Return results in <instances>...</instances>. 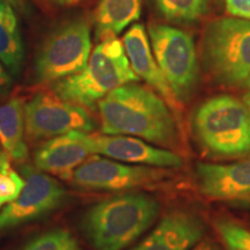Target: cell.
Listing matches in <instances>:
<instances>
[{
	"label": "cell",
	"instance_id": "6da1fadb",
	"mask_svg": "<svg viewBox=\"0 0 250 250\" xmlns=\"http://www.w3.org/2000/svg\"><path fill=\"white\" fill-rule=\"evenodd\" d=\"M98 108L102 133L134 136L166 148L179 143L169 105L146 87L131 83L118 87L100 100Z\"/></svg>",
	"mask_w": 250,
	"mask_h": 250
},
{
	"label": "cell",
	"instance_id": "7a4b0ae2",
	"mask_svg": "<svg viewBox=\"0 0 250 250\" xmlns=\"http://www.w3.org/2000/svg\"><path fill=\"white\" fill-rule=\"evenodd\" d=\"M160 210L159 202L147 193H121L90 208L81 230L95 250H123L155 223Z\"/></svg>",
	"mask_w": 250,
	"mask_h": 250
},
{
	"label": "cell",
	"instance_id": "3957f363",
	"mask_svg": "<svg viewBox=\"0 0 250 250\" xmlns=\"http://www.w3.org/2000/svg\"><path fill=\"white\" fill-rule=\"evenodd\" d=\"M138 80L123 43L112 36L96 45L83 71L55 83L54 92L73 104L92 109L111 90Z\"/></svg>",
	"mask_w": 250,
	"mask_h": 250
},
{
	"label": "cell",
	"instance_id": "277c9868",
	"mask_svg": "<svg viewBox=\"0 0 250 250\" xmlns=\"http://www.w3.org/2000/svg\"><path fill=\"white\" fill-rule=\"evenodd\" d=\"M196 140L219 158L250 154V109L241 100L218 95L203 102L191 121Z\"/></svg>",
	"mask_w": 250,
	"mask_h": 250
},
{
	"label": "cell",
	"instance_id": "5b68a950",
	"mask_svg": "<svg viewBox=\"0 0 250 250\" xmlns=\"http://www.w3.org/2000/svg\"><path fill=\"white\" fill-rule=\"evenodd\" d=\"M203 59L218 83L229 87L245 85L250 76V20L212 21L203 37Z\"/></svg>",
	"mask_w": 250,
	"mask_h": 250
},
{
	"label": "cell",
	"instance_id": "8992f818",
	"mask_svg": "<svg viewBox=\"0 0 250 250\" xmlns=\"http://www.w3.org/2000/svg\"><path fill=\"white\" fill-rule=\"evenodd\" d=\"M148 34L155 61L177 101H188L198 83L192 37L186 31L161 23H149Z\"/></svg>",
	"mask_w": 250,
	"mask_h": 250
},
{
	"label": "cell",
	"instance_id": "52a82bcc",
	"mask_svg": "<svg viewBox=\"0 0 250 250\" xmlns=\"http://www.w3.org/2000/svg\"><path fill=\"white\" fill-rule=\"evenodd\" d=\"M92 49L89 24L72 21L55 31L40 50L35 62L37 80L57 83L86 67Z\"/></svg>",
	"mask_w": 250,
	"mask_h": 250
},
{
	"label": "cell",
	"instance_id": "ba28073f",
	"mask_svg": "<svg viewBox=\"0 0 250 250\" xmlns=\"http://www.w3.org/2000/svg\"><path fill=\"white\" fill-rule=\"evenodd\" d=\"M95 121L86 108L43 90L24 102V136L29 142L54 138L71 131L92 132Z\"/></svg>",
	"mask_w": 250,
	"mask_h": 250
},
{
	"label": "cell",
	"instance_id": "9c48e42d",
	"mask_svg": "<svg viewBox=\"0 0 250 250\" xmlns=\"http://www.w3.org/2000/svg\"><path fill=\"white\" fill-rule=\"evenodd\" d=\"M166 169L151 166L124 165L93 154L73 171L70 182L79 189L90 191H124L158 186L171 176Z\"/></svg>",
	"mask_w": 250,
	"mask_h": 250
},
{
	"label": "cell",
	"instance_id": "30bf717a",
	"mask_svg": "<svg viewBox=\"0 0 250 250\" xmlns=\"http://www.w3.org/2000/svg\"><path fill=\"white\" fill-rule=\"evenodd\" d=\"M24 186L14 201L0 211V230L30 223L57 210L66 198V191L51 176L34 170L23 169Z\"/></svg>",
	"mask_w": 250,
	"mask_h": 250
},
{
	"label": "cell",
	"instance_id": "8fae6325",
	"mask_svg": "<svg viewBox=\"0 0 250 250\" xmlns=\"http://www.w3.org/2000/svg\"><path fill=\"white\" fill-rule=\"evenodd\" d=\"M88 142L93 154L114 160L159 168H180L183 165L180 155L131 136L88 133Z\"/></svg>",
	"mask_w": 250,
	"mask_h": 250
},
{
	"label": "cell",
	"instance_id": "7c38bea8",
	"mask_svg": "<svg viewBox=\"0 0 250 250\" xmlns=\"http://www.w3.org/2000/svg\"><path fill=\"white\" fill-rule=\"evenodd\" d=\"M93 155L88 133L71 131L43 143L34 154L37 169L70 181L73 171Z\"/></svg>",
	"mask_w": 250,
	"mask_h": 250
},
{
	"label": "cell",
	"instance_id": "4fadbf2b",
	"mask_svg": "<svg viewBox=\"0 0 250 250\" xmlns=\"http://www.w3.org/2000/svg\"><path fill=\"white\" fill-rule=\"evenodd\" d=\"M196 174L199 190L208 198L233 201L250 195V160L227 165L199 162Z\"/></svg>",
	"mask_w": 250,
	"mask_h": 250
},
{
	"label": "cell",
	"instance_id": "5bb4252c",
	"mask_svg": "<svg viewBox=\"0 0 250 250\" xmlns=\"http://www.w3.org/2000/svg\"><path fill=\"white\" fill-rule=\"evenodd\" d=\"M205 225L198 215L174 211L161 219L154 230L132 250H189L202 240Z\"/></svg>",
	"mask_w": 250,
	"mask_h": 250
},
{
	"label": "cell",
	"instance_id": "9a60e30c",
	"mask_svg": "<svg viewBox=\"0 0 250 250\" xmlns=\"http://www.w3.org/2000/svg\"><path fill=\"white\" fill-rule=\"evenodd\" d=\"M123 45L130 65L139 79L145 80L161 95L173 110L179 109V101L152 54L148 37L143 24H133L123 37Z\"/></svg>",
	"mask_w": 250,
	"mask_h": 250
},
{
	"label": "cell",
	"instance_id": "2e32d148",
	"mask_svg": "<svg viewBox=\"0 0 250 250\" xmlns=\"http://www.w3.org/2000/svg\"><path fill=\"white\" fill-rule=\"evenodd\" d=\"M24 99L13 96L0 105V144L11 160L23 162L28 148L24 136Z\"/></svg>",
	"mask_w": 250,
	"mask_h": 250
},
{
	"label": "cell",
	"instance_id": "e0dca14e",
	"mask_svg": "<svg viewBox=\"0 0 250 250\" xmlns=\"http://www.w3.org/2000/svg\"><path fill=\"white\" fill-rule=\"evenodd\" d=\"M142 13V0H100L95 11L96 36L100 41L116 36Z\"/></svg>",
	"mask_w": 250,
	"mask_h": 250
},
{
	"label": "cell",
	"instance_id": "ac0fdd59",
	"mask_svg": "<svg viewBox=\"0 0 250 250\" xmlns=\"http://www.w3.org/2000/svg\"><path fill=\"white\" fill-rule=\"evenodd\" d=\"M24 48L18 19L8 2H0V61L13 76L22 70Z\"/></svg>",
	"mask_w": 250,
	"mask_h": 250
},
{
	"label": "cell",
	"instance_id": "d6986e66",
	"mask_svg": "<svg viewBox=\"0 0 250 250\" xmlns=\"http://www.w3.org/2000/svg\"><path fill=\"white\" fill-rule=\"evenodd\" d=\"M159 12L174 22H193L206 13L208 0H154Z\"/></svg>",
	"mask_w": 250,
	"mask_h": 250
},
{
	"label": "cell",
	"instance_id": "ffe728a7",
	"mask_svg": "<svg viewBox=\"0 0 250 250\" xmlns=\"http://www.w3.org/2000/svg\"><path fill=\"white\" fill-rule=\"evenodd\" d=\"M77 240L66 229H54L31 240L22 250H79Z\"/></svg>",
	"mask_w": 250,
	"mask_h": 250
},
{
	"label": "cell",
	"instance_id": "44dd1931",
	"mask_svg": "<svg viewBox=\"0 0 250 250\" xmlns=\"http://www.w3.org/2000/svg\"><path fill=\"white\" fill-rule=\"evenodd\" d=\"M215 229L227 250H250V230L234 221L221 219Z\"/></svg>",
	"mask_w": 250,
	"mask_h": 250
},
{
	"label": "cell",
	"instance_id": "7402d4cb",
	"mask_svg": "<svg viewBox=\"0 0 250 250\" xmlns=\"http://www.w3.org/2000/svg\"><path fill=\"white\" fill-rule=\"evenodd\" d=\"M23 186L22 177L11 167L8 155L4 153L0 159V208L14 201Z\"/></svg>",
	"mask_w": 250,
	"mask_h": 250
},
{
	"label": "cell",
	"instance_id": "603a6c76",
	"mask_svg": "<svg viewBox=\"0 0 250 250\" xmlns=\"http://www.w3.org/2000/svg\"><path fill=\"white\" fill-rule=\"evenodd\" d=\"M226 8L234 17L250 20V0H226Z\"/></svg>",
	"mask_w": 250,
	"mask_h": 250
},
{
	"label": "cell",
	"instance_id": "cb8c5ba5",
	"mask_svg": "<svg viewBox=\"0 0 250 250\" xmlns=\"http://www.w3.org/2000/svg\"><path fill=\"white\" fill-rule=\"evenodd\" d=\"M12 86H13V80L8 72L2 66L1 61H0V101L4 100L11 92Z\"/></svg>",
	"mask_w": 250,
	"mask_h": 250
},
{
	"label": "cell",
	"instance_id": "d4e9b609",
	"mask_svg": "<svg viewBox=\"0 0 250 250\" xmlns=\"http://www.w3.org/2000/svg\"><path fill=\"white\" fill-rule=\"evenodd\" d=\"M48 1L64 7H74V6L83 5L87 0H48Z\"/></svg>",
	"mask_w": 250,
	"mask_h": 250
},
{
	"label": "cell",
	"instance_id": "484cf974",
	"mask_svg": "<svg viewBox=\"0 0 250 250\" xmlns=\"http://www.w3.org/2000/svg\"><path fill=\"white\" fill-rule=\"evenodd\" d=\"M192 250H221L220 247L212 242L211 240H204V241H199L197 243L195 248Z\"/></svg>",
	"mask_w": 250,
	"mask_h": 250
},
{
	"label": "cell",
	"instance_id": "4316f807",
	"mask_svg": "<svg viewBox=\"0 0 250 250\" xmlns=\"http://www.w3.org/2000/svg\"><path fill=\"white\" fill-rule=\"evenodd\" d=\"M242 101L245 102L247 107H248V108L250 109V90H249L248 93H246L245 95H243V99H242Z\"/></svg>",
	"mask_w": 250,
	"mask_h": 250
},
{
	"label": "cell",
	"instance_id": "83f0119b",
	"mask_svg": "<svg viewBox=\"0 0 250 250\" xmlns=\"http://www.w3.org/2000/svg\"><path fill=\"white\" fill-rule=\"evenodd\" d=\"M245 86H246V87H248V88L250 89V76H249V78H248V79H247V81H246V83H245Z\"/></svg>",
	"mask_w": 250,
	"mask_h": 250
},
{
	"label": "cell",
	"instance_id": "f1b7e54d",
	"mask_svg": "<svg viewBox=\"0 0 250 250\" xmlns=\"http://www.w3.org/2000/svg\"><path fill=\"white\" fill-rule=\"evenodd\" d=\"M9 2H12V4H15V5H18V2H19V0H8Z\"/></svg>",
	"mask_w": 250,
	"mask_h": 250
},
{
	"label": "cell",
	"instance_id": "f546056e",
	"mask_svg": "<svg viewBox=\"0 0 250 250\" xmlns=\"http://www.w3.org/2000/svg\"><path fill=\"white\" fill-rule=\"evenodd\" d=\"M245 199H246V201H247V202H248V203H250V195H249V196H247Z\"/></svg>",
	"mask_w": 250,
	"mask_h": 250
},
{
	"label": "cell",
	"instance_id": "4dcf8cb0",
	"mask_svg": "<svg viewBox=\"0 0 250 250\" xmlns=\"http://www.w3.org/2000/svg\"><path fill=\"white\" fill-rule=\"evenodd\" d=\"M4 153H5L4 151H0V159H1V156L4 155Z\"/></svg>",
	"mask_w": 250,
	"mask_h": 250
},
{
	"label": "cell",
	"instance_id": "1f68e13d",
	"mask_svg": "<svg viewBox=\"0 0 250 250\" xmlns=\"http://www.w3.org/2000/svg\"><path fill=\"white\" fill-rule=\"evenodd\" d=\"M0 2H1V0H0Z\"/></svg>",
	"mask_w": 250,
	"mask_h": 250
},
{
	"label": "cell",
	"instance_id": "d6a6232c",
	"mask_svg": "<svg viewBox=\"0 0 250 250\" xmlns=\"http://www.w3.org/2000/svg\"><path fill=\"white\" fill-rule=\"evenodd\" d=\"M79 250H80V249H79Z\"/></svg>",
	"mask_w": 250,
	"mask_h": 250
}]
</instances>
